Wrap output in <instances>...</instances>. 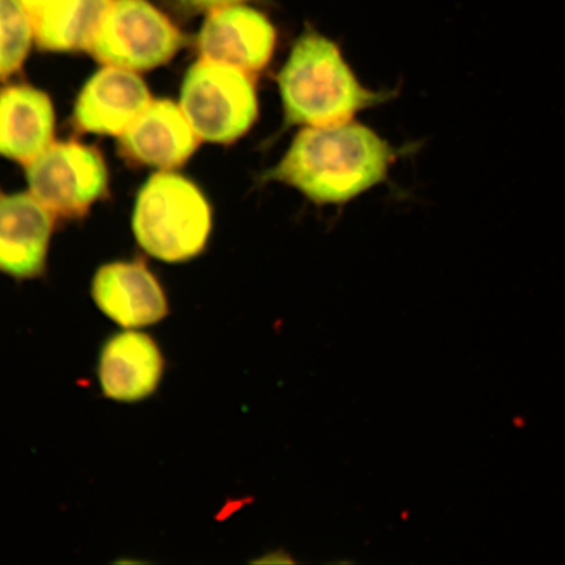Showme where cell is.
Masks as SVG:
<instances>
[{"label": "cell", "mask_w": 565, "mask_h": 565, "mask_svg": "<svg viewBox=\"0 0 565 565\" xmlns=\"http://www.w3.org/2000/svg\"><path fill=\"white\" fill-rule=\"evenodd\" d=\"M200 139L181 106L157 100L119 137V150L137 164L169 171L192 158Z\"/></svg>", "instance_id": "cell-12"}, {"label": "cell", "mask_w": 565, "mask_h": 565, "mask_svg": "<svg viewBox=\"0 0 565 565\" xmlns=\"http://www.w3.org/2000/svg\"><path fill=\"white\" fill-rule=\"evenodd\" d=\"M52 215L32 194L0 192V273L31 279L45 271Z\"/></svg>", "instance_id": "cell-11"}, {"label": "cell", "mask_w": 565, "mask_h": 565, "mask_svg": "<svg viewBox=\"0 0 565 565\" xmlns=\"http://www.w3.org/2000/svg\"><path fill=\"white\" fill-rule=\"evenodd\" d=\"M182 9L188 11H214L222 9V7L242 4L246 0H175Z\"/></svg>", "instance_id": "cell-16"}, {"label": "cell", "mask_w": 565, "mask_h": 565, "mask_svg": "<svg viewBox=\"0 0 565 565\" xmlns=\"http://www.w3.org/2000/svg\"><path fill=\"white\" fill-rule=\"evenodd\" d=\"M180 106L198 137L212 143H233L249 131L258 116L252 76L203 58L188 71Z\"/></svg>", "instance_id": "cell-4"}, {"label": "cell", "mask_w": 565, "mask_h": 565, "mask_svg": "<svg viewBox=\"0 0 565 565\" xmlns=\"http://www.w3.org/2000/svg\"><path fill=\"white\" fill-rule=\"evenodd\" d=\"M182 44L179 28L148 0H115L87 52L106 66L146 71L166 65Z\"/></svg>", "instance_id": "cell-5"}, {"label": "cell", "mask_w": 565, "mask_h": 565, "mask_svg": "<svg viewBox=\"0 0 565 565\" xmlns=\"http://www.w3.org/2000/svg\"><path fill=\"white\" fill-rule=\"evenodd\" d=\"M395 158L397 151L363 125L307 127L263 181L286 183L315 203H344L383 182Z\"/></svg>", "instance_id": "cell-1"}, {"label": "cell", "mask_w": 565, "mask_h": 565, "mask_svg": "<svg viewBox=\"0 0 565 565\" xmlns=\"http://www.w3.org/2000/svg\"><path fill=\"white\" fill-rule=\"evenodd\" d=\"M98 309L125 329L152 327L169 315L160 281L140 260H118L98 268L92 280Z\"/></svg>", "instance_id": "cell-8"}, {"label": "cell", "mask_w": 565, "mask_h": 565, "mask_svg": "<svg viewBox=\"0 0 565 565\" xmlns=\"http://www.w3.org/2000/svg\"><path fill=\"white\" fill-rule=\"evenodd\" d=\"M54 122L45 92L30 86L0 89V157L31 164L52 145Z\"/></svg>", "instance_id": "cell-13"}, {"label": "cell", "mask_w": 565, "mask_h": 565, "mask_svg": "<svg viewBox=\"0 0 565 565\" xmlns=\"http://www.w3.org/2000/svg\"><path fill=\"white\" fill-rule=\"evenodd\" d=\"M278 86L286 126L349 122L359 110L388 98L360 86L334 42L313 31L296 41Z\"/></svg>", "instance_id": "cell-2"}, {"label": "cell", "mask_w": 565, "mask_h": 565, "mask_svg": "<svg viewBox=\"0 0 565 565\" xmlns=\"http://www.w3.org/2000/svg\"><path fill=\"white\" fill-rule=\"evenodd\" d=\"M33 38L31 18L20 0H0V79L23 67Z\"/></svg>", "instance_id": "cell-15"}, {"label": "cell", "mask_w": 565, "mask_h": 565, "mask_svg": "<svg viewBox=\"0 0 565 565\" xmlns=\"http://www.w3.org/2000/svg\"><path fill=\"white\" fill-rule=\"evenodd\" d=\"M212 227L210 204L200 188L185 177L152 174L137 196L134 235L150 256L179 264L198 256Z\"/></svg>", "instance_id": "cell-3"}, {"label": "cell", "mask_w": 565, "mask_h": 565, "mask_svg": "<svg viewBox=\"0 0 565 565\" xmlns=\"http://www.w3.org/2000/svg\"><path fill=\"white\" fill-rule=\"evenodd\" d=\"M151 103L146 83L131 70L106 66L77 96L74 122L84 132L122 137Z\"/></svg>", "instance_id": "cell-9"}, {"label": "cell", "mask_w": 565, "mask_h": 565, "mask_svg": "<svg viewBox=\"0 0 565 565\" xmlns=\"http://www.w3.org/2000/svg\"><path fill=\"white\" fill-rule=\"evenodd\" d=\"M115 0H56L31 19L41 51H87L105 12Z\"/></svg>", "instance_id": "cell-14"}, {"label": "cell", "mask_w": 565, "mask_h": 565, "mask_svg": "<svg viewBox=\"0 0 565 565\" xmlns=\"http://www.w3.org/2000/svg\"><path fill=\"white\" fill-rule=\"evenodd\" d=\"M166 370L154 339L136 329L106 339L97 363L98 383L106 398L136 404L158 391Z\"/></svg>", "instance_id": "cell-10"}, {"label": "cell", "mask_w": 565, "mask_h": 565, "mask_svg": "<svg viewBox=\"0 0 565 565\" xmlns=\"http://www.w3.org/2000/svg\"><path fill=\"white\" fill-rule=\"evenodd\" d=\"M20 2L24 6L28 15L32 19L39 15L41 11H44L46 7L56 2V0H20Z\"/></svg>", "instance_id": "cell-17"}, {"label": "cell", "mask_w": 565, "mask_h": 565, "mask_svg": "<svg viewBox=\"0 0 565 565\" xmlns=\"http://www.w3.org/2000/svg\"><path fill=\"white\" fill-rule=\"evenodd\" d=\"M274 26L263 13L239 4L211 11L198 35L203 60L258 74L271 60Z\"/></svg>", "instance_id": "cell-7"}, {"label": "cell", "mask_w": 565, "mask_h": 565, "mask_svg": "<svg viewBox=\"0 0 565 565\" xmlns=\"http://www.w3.org/2000/svg\"><path fill=\"white\" fill-rule=\"evenodd\" d=\"M31 194L52 214L83 217L108 189V168L96 148L56 141L26 166Z\"/></svg>", "instance_id": "cell-6"}]
</instances>
